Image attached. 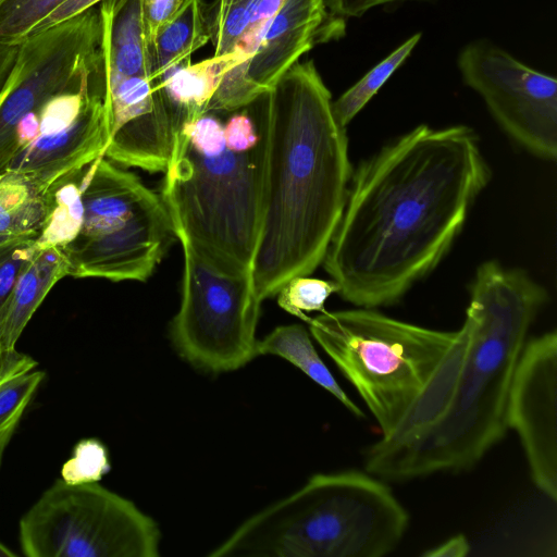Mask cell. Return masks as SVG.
<instances>
[{
	"mask_svg": "<svg viewBox=\"0 0 557 557\" xmlns=\"http://www.w3.org/2000/svg\"><path fill=\"white\" fill-rule=\"evenodd\" d=\"M490 180L466 125H418L360 162L322 261L337 294L361 308L397 302L447 255Z\"/></svg>",
	"mask_w": 557,
	"mask_h": 557,
	"instance_id": "6da1fadb",
	"label": "cell"
},
{
	"mask_svg": "<svg viewBox=\"0 0 557 557\" xmlns=\"http://www.w3.org/2000/svg\"><path fill=\"white\" fill-rule=\"evenodd\" d=\"M265 162L251 278L260 301L322 263L342 216L352 168L346 128L312 60L295 63L261 97Z\"/></svg>",
	"mask_w": 557,
	"mask_h": 557,
	"instance_id": "7a4b0ae2",
	"label": "cell"
},
{
	"mask_svg": "<svg viewBox=\"0 0 557 557\" xmlns=\"http://www.w3.org/2000/svg\"><path fill=\"white\" fill-rule=\"evenodd\" d=\"M462 324L465 346L442 413L393 447L367 448L366 471L407 481L474 467L507 432L506 409L529 330L547 290L521 269L488 260L476 269Z\"/></svg>",
	"mask_w": 557,
	"mask_h": 557,
	"instance_id": "3957f363",
	"label": "cell"
},
{
	"mask_svg": "<svg viewBox=\"0 0 557 557\" xmlns=\"http://www.w3.org/2000/svg\"><path fill=\"white\" fill-rule=\"evenodd\" d=\"M408 523L384 480L355 470L317 473L244 521L210 556L382 557Z\"/></svg>",
	"mask_w": 557,
	"mask_h": 557,
	"instance_id": "277c9868",
	"label": "cell"
},
{
	"mask_svg": "<svg viewBox=\"0 0 557 557\" xmlns=\"http://www.w3.org/2000/svg\"><path fill=\"white\" fill-rule=\"evenodd\" d=\"M308 322L312 337L357 389L382 436L418 404L458 337V330L419 326L373 308L324 311Z\"/></svg>",
	"mask_w": 557,
	"mask_h": 557,
	"instance_id": "5b68a950",
	"label": "cell"
},
{
	"mask_svg": "<svg viewBox=\"0 0 557 557\" xmlns=\"http://www.w3.org/2000/svg\"><path fill=\"white\" fill-rule=\"evenodd\" d=\"M265 131L251 150L199 152L178 133L161 197L189 237L220 268L251 272L260 231Z\"/></svg>",
	"mask_w": 557,
	"mask_h": 557,
	"instance_id": "8992f818",
	"label": "cell"
},
{
	"mask_svg": "<svg viewBox=\"0 0 557 557\" xmlns=\"http://www.w3.org/2000/svg\"><path fill=\"white\" fill-rule=\"evenodd\" d=\"M78 233L62 251L74 277L146 281L176 239L161 195L106 157L89 164Z\"/></svg>",
	"mask_w": 557,
	"mask_h": 557,
	"instance_id": "52a82bcc",
	"label": "cell"
},
{
	"mask_svg": "<svg viewBox=\"0 0 557 557\" xmlns=\"http://www.w3.org/2000/svg\"><path fill=\"white\" fill-rule=\"evenodd\" d=\"M27 557H157V522L133 502L98 483L57 480L22 517Z\"/></svg>",
	"mask_w": 557,
	"mask_h": 557,
	"instance_id": "ba28073f",
	"label": "cell"
},
{
	"mask_svg": "<svg viewBox=\"0 0 557 557\" xmlns=\"http://www.w3.org/2000/svg\"><path fill=\"white\" fill-rule=\"evenodd\" d=\"M171 218L184 259L182 299L171 323L172 341L181 356L197 368L236 370L256 357L261 301L251 272L220 268L181 222Z\"/></svg>",
	"mask_w": 557,
	"mask_h": 557,
	"instance_id": "9c48e42d",
	"label": "cell"
},
{
	"mask_svg": "<svg viewBox=\"0 0 557 557\" xmlns=\"http://www.w3.org/2000/svg\"><path fill=\"white\" fill-rule=\"evenodd\" d=\"M99 5L35 34L18 45L0 90V174L17 122L51 97L81 88L104 58Z\"/></svg>",
	"mask_w": 557,
	"mask_h": 557,
	"instance_id": "30bf717a",
	"label": "cell"
},
{
	"mask_svg": "<svg viewBox=\"0 0 557 557\" xmlns=\"http://www.w3.org/2000/svg\"><path fill=\"white\" fill-rule=\"evenodd\" d=\"M457 65L503 131L537 158L557 157V81L487 39L466 45Z\"/></svg>",
	"mask_w": 557,
	"mask_h": 557,
	"instance_id": "8fae6325",
	"label": "cell"
},
{
	"mask_svg": "<svg viewBox=\"0 0 557 557\" xmlns=\"http://www.w3.org/2000/svg\"><path fill=\"white\" fill-rule=\"evenodd\" d=\"M345 34L346 20L332 14L325 0H284L251 55L224 74L208 113L249 106L315 45L338 40Z\"/></svg>",
	"mask_w": 557,
	"mask_h": 557,
	"instance_id": "7c38bea8",
	"label": "cell"
},
{
	"mask_svg": "<svg viewBox=\"0 0 557 557\" xmlns=\"http://www.w3.org/2000/svg\"><path fill=\"white\" fill-rule=\"evenodd\" d=\"M507 426L523 447L531 479L557 500V333L527 341L511 382Z\"/></svg>",
	"mask_w": 557,
	"mask_h": 557,
	"instance_id": "4fadbf2b",
	"label": "cell"
},
{
	"mask_svg": "<svg viewBox=\"0 0 557 557\" xmlns=\"http://www.w3.org/2000/svg\"><path fill=\"white\" fill-rule=\"evenodd\" d=\"M66 275H70V264L60 248L48 247L37 251L0 310L2 349H16L15 345L32 315L54 284Z\"/></svg>",
	"mask_w": 557,
	"mask_h": 557,
	"instance_id": "5bb4252c",
	"label": "cell"
},
{
	"mask_svg": "<svg viewBox=\"0 0 557 557\" xmlns=\"http://www.w3.org/2000/svg\"><path fill=\"white\" fill-rule=\"evenodd\" d=\"M98 5L109 73L152 79L140 0H103Z\"/></svg>",
	"mask_w": 557,
	"mask_h": 557,
	"instance_id": "9a60e30c",
	"label": "cell"
},
{
	"mask_svg": "<svg viewBox=\"0 0 557 557\" xmlns=\"http://www.w3.org/2000/svg\"><path fill=\"white\" fill-rule=\"evenodd\" d=\"M236 65L233 53L212 55L195 64L178 65L156 83L171 112L174 134L184 123L208 113L224 74Z\"/></svg>",
	"mask_w": 557,
	"mask_h": 557,
	"instance_id": "2e32d148",
	"label": "cell"
},
{
	"mask_svg": "<svg viewBox=\"0 0 557 557\" xmlns=\"http://www.w3.org/2000/svg\"><path fill=\"white\" fill-rule=\"evenodd\" d=\"M210 37L209 4L203 0H183L154 36L150 51L153 82L190 62L191 54L206 46Z\"/></svg>",
	"mask_w": 557,
	"mask_h": 557,
	"instance_id": "e0dca14e",
	"label": "cell"
},
{
	"mask_svg": "<svg viewBox=\"0 0 557 557\" xmlns=\"http://www.w3.org/2000/svg\"><path fill=\"white\" fill-rule=\"evenodd\" d=\"M260 355H274L287 360L332 394L357 418L364 417L363 411L348 397L324 364L304 326H277L264 338L257 341L256 356Z\"/></svg>",
	"mask_w": 557,
	"mask_h": 557,
	"instance_id": "ac0fdd59",
	"label": "cell"
},
{
	"mask_svg": "<svg viewBox=\"0 0 557 557\" xmlns=\"http://www.w3.org/2000/svg\"><path fill=\"white\" fill-rule=\"evenodd\" d=\"M46 190L20 173L0 174V244L37 239L47 213Z\"/></svg>",
	"mask_w": 557,
	"mask_h": 557,
	"instance_id": "d6986e66",
	"label": "cell"
},
{
	"mask_svg": "<svg viewBox=\"0 0 557 557\" xmlns=\"http://www.w3.org/2000/svg\"><path fill=\"white\" fill-rule=\"evenodd\" d=\"M89 164L54 181L46 190L47 213L36 239L39 249L61 250L79 231L83 219L82 194Z\"/></svg>",
	"mask_w": 557,
	"mask_h": 557,
	"instance_id": "ffe728a7",
	"label": "cell"
},
{
	"mask_svg": "<svg viewBox=\"0 0 557 557\" xmlns=\"http://www.w3.org/2000/svg\"><path fill=\"white\" fill-rule=\"evenodd\" d=\"M420 39L421 33L412 35L364 74L338 99L332 101L334 116L343 127H347L392 74L405 62Z\"/></svg>",
	"mask_w": 557,
	"mask_h": 557,
	"instance_id": "44dd1931",
	"label": "cell"
},
{
	"mask_svg": "<svg viewBox=\"0 0 557 557\" xmlns=\"http://www.w3.org/2000/svg\"><path fill=\"white\" fill-rule=\"evenodd\" d=\"M45 377L42 371L16 373L0 383V466L4 450Z\"/></svg>",
	"mask_w": 557,
	"mask_h": 557,
	"instance_id": "7402d4cb",
	"label": "cell"
},
{
	"mask_svg": "<svg viewBox=\"0 0 557 557\" xmlns=\"http://www.w3.org/2000/svg\"><path fill=\"white\" fill-rule=\"evenodd\" d=\"M66 0H0V46H18Z\"/></svg>",
	"mask_w": 557,
	"mask_h": 557,
	"instance_id": "603a6c76",
	"label": "cell"
},
{
	"mask_svg": "<svg viewBox=\"0 0 557 557\" xmlns=\"http://www.w3.org/2000/svg\"><path fill=\"white\" fill-rule=\"evenodd\" d=\"M334 293H338V286L333 280L298 275L287 281L276 295L277 304L283 310L309 321L306 312H324V304Z\"/></svg>",
	"mask_w": 557,
	"mask_h": 557,
	"instance_id": "cb8c5ba5",
	"label": "cell"
},
{
	"mask_svg": "<svg viewBox=\"0 0 557 557\" xmlns=\"http://www.w3.org/2000/svg\"><path fill=\"white\" fill-rule=\"evenodd\" d=\"M111 469L104 444L96 438L79 441L72 458L61 468V479L71 485L97 483Z\"/></svg>",
	"mask_w": 557,
	"mask_h": 557,
	"instance_id": "d4e9b609",
	"label": "cell"
},
{
	"mask_svg": "<svg viewBox=\"0 0 557 557\" xmlns=\"http://www.w3.org/2000/svg\"><path fill=\"white\" fill-rule=\"evenodd\" d=\"M40 250L34 238L0 244V310L11 295L21 273Z\"/></svg>",
	"mask_w": 557,
	"mask_h": 557,
	"instance_id": "484cf974",
	"label": "cell"
},
{
	"mask_svg": "<svg viewBox=\"0 0 557 557\" xmlns=\"http://www.w3.org/2000/svg\"><path fill=\"white\" fill-rule=\"evenodd\" d=\"M182 2L183 0H140L146 39L150 51L158 29L177 11Z\"/></svg>",
	"mask_w": 557,
	"mask_h": 557,
	"instance_id": "4316f807",
	"label": "cell"
},
{
	"mask_svg": "<svg viewBox=\"0 0 557 557\" xmlns=\"http://www.w3.org/2000/svg\"><path fill=\"white\" fill-rule=\"evenodd\" d=\"M406 0H325L329 11L344 20L360 17L371 9Z\"/></svg>",
	"mask_w": 557,
	"mask_h": 557,
	"instance_id": "83f0119b",
	"label": "cell"
},
{
	"mask_svg": "<svg viewBox=\"0 0 557 557\" xmlns=\"http://www.w3.org/2000/svg\"><path fill=\"white\" fill-rule=\"evenodd\" d=\"M36 366L37 362L28 355L16 349L7 351L0 346V383L16 373L32 371Z\"/></svg>",
	"mask_w": 557,
	"mask_h": 557,
	"instance_id": "f1b7e54d",
	"label": "cell"
},
{
	"mask_svg": "<svg viewBox=\"0 0 557 557\" xmlns=\"http://www.w3.org/2000/svg\"><path fill=\"white\" fill-rule=\"evenodd\" d=\"M470 552V544L463 534H457L436 547L423 553L428 557H465Z\"/></svg>",
	"mask_w": 557,
	"mask_h": 557,
	"instance_id": "f546056e",
	"label": "cell"
},
{
	"mask_svg": "<svg viewBox=\"0 0 557 557\" xmlns=\"http://www.w3.org/2000/svg\"><path fill=\"white\" fill-rule=\"evenodd\" d=\"M18 46H0V90L15 62Z\"/></svg>",
	"mask_w": 557,
	"mask_h": 557,
	"instance_id": "4dcf8cb0",
	"label": "cell"
},
{
	"mask_svg": "<svg viewBox=\"0 0 557 557\" xmlns=\"http://www.w3.org/2000/svg\"><path fill=\"white\" fill-rule=\"evenodd\" d=\"M236 0H215L213 3L209 4L210 9L215 12L223 11Z\"/></svg>",
	"mask_w": 557,
	"mask_h": 557,
	"instance_id": "1f68e13d",
	"label": "cell"
},
{
	"mask_svg": "<svg viewBox=\"0 0 557 557\" xmlns=\"http://www.w3.org/2000/svg\"><path fill=\"white\" fill-rule=\"evenodd\" d=\"M16 554L0 542V557H15Z\"/></svg>",
	"mask_w": 557,
	"mask_h": 557,
	"instance_id": "d6a6232c",
	"label": "cell"
}]
</instances>
